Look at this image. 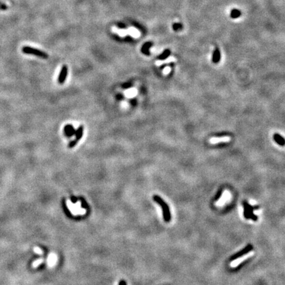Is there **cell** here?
<instances>
[{
    "mask_svg": "<svg viewBox=\"0 0 285 285\" xmlns=\"http://www.w3.org/2000/svg\"><path fill=\"white\" fill-rule=\"evenodd\" d=\"M66 204H67V207L69 209L72 215L75 216L83 215L87 213V210L81 207V203L80 201H78V202L73 204L69 199H68L66 201Z\"/></svg>",
    "mask_w": 285,
    "mask_h": 285,
    "instance_id": "cell-1",
    "label": "cell"
},
{
    "mask_svg": "<svg viewBox=\"0 0 285 285\" xmlns=\"http://www.w3.org/2000/svg\"><path fill=\"white\" fill-rule=\"evenodd\" d=\"M154 200H155L156 203H158L160 206H161L162 209V212H163V216H164V219L166 222L170 221L171 219V216H170V209H169V207L168 206V205L166 204L164 201L162 200V199L158 197L157 196H154Z\"/></svg>",
    "mask_w": 285,
    "mask_h": 285,
    "instance_id": "cell-2",
    "label": "cell"
},
{
    "mask_svg": "<svg viewBox=\"0 0 285 285\" xmlns=\"http://www.w3.org/2000/svg\"><path fill=\"white\" fill-rule=\"evenodd\" d=\"M243 205H244V217H245L246 219H252L254 221H256L258 220V216L256 215H255L254 214V210L255 209H258V207H254L253 206H251L250 205L248 204L247 202L246 201H244L243 202Z\"/></svg>",
    "mask_w": 285,
    "mask_h": 285,
    "instance_id": "cell-3",
    "label": "cell"
},
{
    "mask_svg": "<svg viewBox=\"0 0 285 285\" xmlns=\"http://www.w3.org/2000/svg\"><path fill=\"white\" fill-rule=\"evenodd\" d=\"M22 51L25 53H27V54L34 55H36V56L42 57L43 59H47L48 57V55L46 53L42 52V51L40 50H38V49L31 48V47L29 46H24L22 49Z\"/></svg>",
    "mask_w": 285,
    "mask_h": 285,
    "instance_id": "cell-4",
    "label": "cell"
},
{
    "mask_svg": "<svg viewBox=\"0 0 285 285\" xmlns=\"http://www.w3.org/2000/svg\"><path fill=\"white\" fill-rule=\"evenodd\" d=\"M252 250H253L252 245H251V244H248V245L246 246L243 250L240 251L239 252L236 253V254H234V256L231 257L230 261H234V260H235V259L240 258V257L245 256V255L248 254V253H250Z\"/></svg>",
    "mask_w": 285,
    "mask_h": 285,
    "instance_id": "cell-5",
    "label": "cell"
},
{
    "mask_svg": "<svg viewBox=\"0 0 285 285\" xmlns=\"http://www.w3.org/2000/svg\"><path fill=\"white\" fill-rule=\"evenodd\" d=\"M230 141H231L230 137L222 136V137H212L211 139H209V142L210 144L215 145L220 143H228Z\"/></svg>",
    "mask_w": 285,
    "mask_h": 285,
    "instance_id": "cell-6",
    "label": "cell"
},
{
    "mask_svg": "<svg viewBox=\"0 0 285 285\" xmlns=\"http://www.w3.org/2000/svg\"><path fill=\"white\" fill-rule=\"evenodd\" d=\"M68 73V67L66 65H63L62 66L61 69L60 71V73H59L58 79H57V81L59 84H63L65 83V81L66 80V78H67Z\"/></svg>",
    "mask_w": 285,
    "mask_h": 285,
    "instance_id": "cell-7",
    "label": "cell"
},
{
    "mask_svg": "<svg viewBox=\"0 0 285 285\" xmlns=\"http://www.w3.org/2000/svg\"><path fill=\"white\" fill-rule=\"evenodd\" d=\"M63 131L66 137H70L74 135L75 133V128L73 125H71V124H67V125H66L64 127Z\"/></svg>",
    "mask_w": 285,
    "mask_h": 285,
    "instance_id": "cell-8",
    "label": "cell"
},
{
    "mask_svg": "<svg viewBox=\"0 0 285 285\" xmlns=\"http://www.w3.org/2000/svg\"><path fill=\"white\" fill-rule=\"evenodd\" d=\"M57 261V257L56 256V254H54V253H51V254L48 256V259H47L48 265L50 267H54L55 264H56Z\"/></svg>",
    "mask_w": 285,
    "mask_h": 285,
    "instance_id": "cell-9",
    "label": "cell"
},
{
    "mask_svg": "<svg viewBox=\"0 0 285 285\" xmlns=\"http://www.w3.org/2000/svg\"><path fill=\"white\" fill-rule=\"evenodd\" d=\"M112 32L114 33H116L120 37H124V36L128 35V30L127 29H119L116 27H112Z\"/></svg>",
    "mask_w": 285,
    "mask_h": 285,
    "instance_id": "cell-10",
    "label": "cell"
},
{
    "mask_svg": "<svg viewBox=\"0 0 285 285\" xmlns=\"http://www.w3.org/2000/svg\"><path fill=\"white\" fill-rule=\"evenodd\" d=\"M128 30V35H130L133 38H139L141 35L140 31H139L137 29H136L135 27H130L127 29Z\"/></svg>",
    "mask_w": 285,
    "mask_h": 285,
    "instance_id": "cell-11",
    "label": "cell"
},
{
    "mask_svg": "<svg viewBox=\"0 0 285 285\" xmlns=\"http://www.w3.org/2000/svg\"><path fill=\"white\" fill-rule=\"evenodd\" d=\"M252 254H253L252 253H248V254L245 255V256L240 257V258L235 259V260H234L232 262V263H231V267L237 266V265H238L239 263H240L242 261H243L244 260H245L246 259H247L248 258H249V257H250L251 256H252Z\"/></svg>",
    "mask_w": 285,
    "mask_h": 285,
    "instance_id": "cell-12",
    "label": "cell"
},
{
    "mask_svg": "<svg viewBox=\"0 0 285 285\" xmlns=\"http://www.w3.org/2000/svg\"><path fill=\"white\" fill-rule=\"evenodd\" d=\"M83 131H84V127H83V126L82 125H79V127L77 128V129L75 130V133L76 140H77L78 141L81 140V138L83 137Z\"/></svg>",
    "mask_w": 285,
    "mask_h": 285,
    "instance_id": "cell-13",
    "label": "cell"
},
{
    "mask_svg": "<svg viewBox=\"0 0 285 285\" xmlns=\"http://www.w3.org/2000/svg\"><path fill=\"white\" fill-rule=\"evenodd\" d=\"M229 196H230L229 193L227 192V191H225V192L223 193V194H222V197L219 199V201H218L217 203H216V205H218V206L223 205L224 203L227 201V199H228Z\"/></svg>",
    "mask_w": 285,
    "mask_h": 285,
    "instance_id": "cell-14",
    "label": "cell"
},
{
    "mask_svg": "<svg viewBox=\"0 0 285 285\" xmlns=\"http://www.w3.org/2000/svg\"><path fill=\"white\" fill-rule=\"evenodd\" d=\"M151 46H152L151 42H147V43H145L142 46V48H141V52H142L145 55H150L149 49L151 48Z\"/></svg>",
    "mask_w": 285,
    "mask_h": 285,
    "instance_id": "cell-15",
    "label": "cell"
},
{
    "mask_svg": "<svg viewBox=\"0 0 285 285\" xmlns=\"http://www.w3.org/2000/svg\"><path fill=\"white\" fill-rule=\"evenodd\" d=\"M169 55H170V51H169L168 50H166L163 53H162L161 55H159V57H158V59H159L160 61L164 60V59L168 58V57H169Z\"/></svg>",
    "mask_w": 285,
    "mask_h": 285,
    "instance_id": "cell-16",
    "label": "cell"
},
{
    "mask_svg": "<svg viewBox=\"0 0 285 285\" xmlns=\"http://www.w3.org/2000/svg\"><path fill=\"white\" fill-rule=\"evenodd\" d=\"M275 140L276 141V142H277L278 143H279L280 145H284V143H285L284 140L280 136L278 135H275Z\"/></svg>",
    "mask_w": 285,
    "mask_h": 285,
    "instance_id": "cell-17",
    "label": "cell"
},
{
    "mask_svg": "<svg viewBox=\"0 0 285 285\" xmlns=\"http://www.w3.org/2000/svg\"><path fill=\"white\" fill-rule=\"evenodd\" d=\"M44 262V259H42V258H40V259H37V260H36L35 261L33 262V267L34 268H36V267H37L39 266V265L41 264L42 263H43Z\"/></svg>",
    "mask_w": 285,
    "mask_h": 285,
    "instance_id": "cell-18",
    "label": "cell"
},
{
    "mask_svg": "<svg viewBox=\"0 0 285 285\" xmlns=\"http://www.w3.org/2000/svg\"><path fill=\"white\" fill-rule=\"evenodd\" d=\"M77 143H78V141L76 140V139H74V140L71 141L69 143V144H68V147H69V149L74 148L76 146L77 144Z\"/></svg>",
    "mask_w": 285,
    "mask_h": 285,
    "instance_id": "cell-19",
    "label": "cell"
},
{
    "mask_svg": "<svg viewBox=\"0 0 285 285\" xmlns=\"http://www.w3.org/2000/svg\"><path fill=\"white\" fill-rule=\"evenodd\" d=\"M219 58H220V53L219 52H218V50H216L213 56V61L215 62H217L218 60H219Z\"/></svg>",
    "mask_w": 285,
    "mask_h": 285,
    "instance_id": "cell-20",
    "label": "cell"
},
{
    "mask_svg": "<svg viewBox=\"0 0 285 285\" xmlns=\"http://www.w3.org/2000/svg\"><path fill=\"white\" fill-rule=\"evenodd\" d=\"M34 252L36 253V254H39V255L43 254V252H42V250L40 249V248H38V247H35V248H34Z\"/></svg>",
    "mask_w": 285,
    "mask_h": 285,
    "instance_id": "cell-21",
    "label": "cell"
},
{
    "mask_svg": "<svg viewBox=\"0 0 285 285\" xmlns=\"http://www.w3.org/2000/svg\"><path fill=\"white\" fill-rule=\"evenodd\" d=\"M239 15H240V13L238 11H236V10L234 11L232 13V17H237V16H238Z\"/></svg>",
    "mask_w": 285,
    "mask_h": 285,
    "instance_id": "cell-22",
    "label": "cell"
},
{
    "mask_svg": "<svg viewBox=\"0 0 285 285\" xmlns=\"http://www.w3.org/2000/svg\"><path fill=\"white\" fill-rule=\"evenodd\" d=\"M0 9H7V6H6L5 5H4V4H3V3H1V2H0Z\"/></svg>",
    "mask_w": 285,
    "mask_h": 285,
    "instance_id": "cell-23",
    "label": "cell"
},
{
    "mask_svg": "<svg viewBox=\"0 0 285 285\" xmlns=\"http://www.w3.org/2000/svg\"><path fill=\"white\" fill-rule=\"evenodd\" d=\"M170 71V67H166L164 71V73L165 74H167V73H168Z\"/></svg>",
    "mask_w": 285,
    "mask_h": 285,
    "instance_id": "cell-24",
    "label": "cell"
},
{
    "mask_svg": "<svg viewBox=\"0 0 285 285\" xmlns=\"http://www.w3.org/2000/svg\"><path fill=\"white\" fill-rule=\"evenodd\" d=\"M119 285H126V283L124 280H121V281L119 282Z\"/></svg>",
    "mask_w": 285,
    "mask_h": 285,
    "instance_id": "cell-25",
    "label": "cell"
}]
</instances>
